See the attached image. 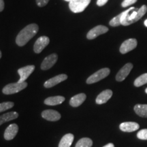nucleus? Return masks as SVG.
<instances>
[{
	"label": "nucleus",
	"mask_w": 147,
	"mask_h": 147,
	"mask_svg": "<svg viewBox=\"0 0 147 147\" xmlns=\"http://www.w3.org/2000/svg\"><path fill=\"white\" fill-rule=\"evenodd\" d=\"M103 147H115V145H114L113 143H108V144L105 145V146Z\"/></svg>",
	"instance_id": "nucleus-31"
},
{
	"label": "nucleus",
	"mask_w": 147,
	"mask_h": 147,
	"mask_svg": "<svg viewBox=\"0 0 147 147\" xmlns=\"http://www.w3.org/2000/svg\"><path fill=\"white\" fill-rule=\"evenodd\" d=\"M138 0H124L122 2V3H121V5H122V7H123V8H125V7H127L129 5L134 4V3H135Z\"/></svg>",
	"instance_id": "nucleus-27"
},
{
	"label": "nucleus",
	"mask_w": 147,
	"mask_h": 147,
	"mask_svg": "<svg viewBox=\"0 0 147 147\" xmlns=\"http://www.w3.org/2000/svg\"><path fill=\"white\" fill-rule=\"evenodd\" d=\"M87 95L84 93H79L71 97L69 100V105L72 107H78L85 101Z\"/></svg>",
	"instance_id": "nucleus-17"
},
{
	"label": "nucleus",
	"mask_w": 147,
	"mask_h": 147,
	"mask_svg": "<svg viewBox=\"0 0 147 147\" xmlns=\"http://www.w3.org/2000/svg\"><path fill=\"white\" fill-rule=\"evenodd\" d=\"M145 92H146V93H147V88L146 89V90H145Z\"/></svg>",
	"instance_id": "nucleus-35"
},
{
	"label": "nucleus",
	"mask_w": 147,
	"mask_h": 147,
	"mask_svg": "<svg viewBox=\"0 0 147 147\" xmlns=\"http://www.w3.org/2000/svg\"><path fill=\"white\" fill-rule=\"evenodd\" d=\"M144 25L147 27V19L145 20V21H144Z\"/></svg>",
	"instance_id": "nucleus-32"
},
{
	"label": "nucleus",
	"mask_w": 147,
	"mask_h": 147,
	"mask_svg": "<svg viewBox=\"0 0 147 147\" xmlns=\"http://www.w3.org/2000/svg\"><path fill=\"white\" fill-rule=\"evenodd\" d=\"M27 87V83L26 82H15V83H10L5 85L3 88L2 92L5 95H11L14 93H18L22 90L25 89Z\"/></svg>",
	"instance_id": "nucleus-3"
},
{
	"label": "nucleus",
	"mask_w": 147,
	"mask_h": 147,
	"mask_svg": "<svg viewBox=\"0 0 147 147\" xmlns=\"http://www.w3.org/2000/svg\"><path fill=\"white\" fill-rule=\"evenodd\" d=\"M93 145V141L89 138H82L79 140L75 147H91Z\"/></svg>",
	"instance_id": "nucleus-22"
},
{
	"label": "nucleus",
	"mask_w": 147,
	"mask_h": 147,
	"mask_svg": "<svg viewBox=\"0 0 147 147\" xmlns=\"http://www.w3.org/2000/svg\"><path fill=\"white\" fill-rule=\"evenodd\" d=\"M38 25L32 23L28 25L25 28L22 29L16 38V45L19 47L25 45L38 32Z\"/></svg>",
	"instance_id": "nucleus-2"
},
{
	"label": "nucleus",
	"mask_w": 147,
	"mask_h": 147,
	"mask_svg": "<svg viewBox=\"0 0 147 147\" xmlns=\"http://www.w3.org/2000/svg\"><path fill=\"white\" fill-rule=\"evenodd\" d=\"M18 131V127L16 124H11L5 130L4 136L5 140H11L16 136Z\"/></svg>",
	"instance_id": "nucleus-14"
},
{
	"label": "nucleus",
	"mask_w": 147,
	"mask_h": 147,
	"mask_svg": "<svg viewBox=\"0 0 147 147\" xmlns=\"http://www.w3.org/2000/svg\"><path fill=\"white\" fill-rule=\"evenodd\" d=\"M134 111L140 117L147 118V104H137L134 106Z\"/></svg>",
	"instance_id": "nucleus-21"
},
{
	"label": "nucleus",
	"mask_w": 147,
	"mask_h": 147,
	"mask_svg": "<svg viewBox=\"0 0 147 147\" xmlns=\"http://www.w3.org/2000/svg\"><path fill=\"white\" fill-rule=\"evenodd\" d=\"M121 15H122V14L121 13V14H119V15H117V16H115V17H114L109 23L110 26L117 27V26H119V25H121Z\"/></svg>",
	"instance_id": "nucleus-25"
},
{
	"label": "nucleus",
	"mask_w": 147,
	"mask_h": 147,
	"mask_svg": "<svg viewBox=\"0 0 147 147\" xmlns=\"http://www.w3.org/2000/svg\"><path fill=\"white\" fill-rule=\"evenodd\" d=\"M42 117L49 121H57L61 119L59 113L54 110H46L42 113Z\"/></svg>",
	"instance_id": "nucleus-12"
},
{
	"label": "nucleus",
	"mask_w": 147,
	"mask_h": 147,
	"mask_svg": "<svg viewBox=\"0 0 147 147\" xmlns=\"http://www.w3.org/2000/svg\"><path fill=\"white\" fill-rule=\"evenodd\" d=\"M108 1V0H97V5L98 6H103L106 4Z\"/></svg>",
	"instance_id": "nucleus-29"
},
{
	"label": "nucleus",
	"mask_w": 147,
	"mask_h": 147,
	"mask_svg": "<svg viewBox=\"0 0 147 147\" xmlns=\"http://www.w3.org/2000/svg\"><path fill=\"white\" fill-rule=\"evenodd\" d=\"M35 69V65H27L25 67H21V68L18 69V73L20 76V79L18 82L21 83V82H25V80L28 78V77L32 74L33 71Z\"/></svg>",
	"instance_id": "nucleus-7"
},
{
	"label": "nucleus",
	"mask_w": 147,
	"mask_h": 147,
	"mask_svg": "<svg viewBox=\"0 0 147 147\" xmlns=\"http://www.w3.org/2000/svg\"><path fill=\"white\" fill-rule=\"evenodd\" d=\"M110 70L109 68H102L95 72L91 76H90L87 80V84H93L99 82L102 79L105 78L110 74Z\"/></svg>",
	"instance_id": "nucleus-5"
},
{
	"label": "nucleus",
	"mask_w": 147,
	"mask_h": 147,
	"mask_svg": "<svg viewBox=\"0 0 147 147\" xmlns=\"http://www.w3.org/2000/svg\"><path fill=\"white\" fill-rule=\"evenodd\" d=\"M119 128L122 131L133 132L138 129L140 125L136 122H124L120 125Z\"/></svg>",
	"instance_id": "nucleus-16"
},
{
	"label": "nucleus",
	"mask_w": 147,
	"mask_h": 147,
	"mask_svg": "<svg viewBox=\"0 0 147 147\" xmlns=\"http://www.w3.org/2000/svg\"><path fill=\"white\" fill-rule=\"evenodd\" d=\"M137 40L134 38L128 39L123 42L120 47V52L121 54H126L127 53L134 50L137 47Z\"/></svg>",
	"instance_id": "nucleus-9"
},
{
	"label": "nucleus",
	"mask_w": 147,
	"mask_h": 147,
	"mask_svg": "<svg viewBox=\"0 0 147 147\" xmlns=\"http://www.w3.org/2000/svg\"><path fill=\"white\" fill-rule=\"evenodd\" d=\"M49 0H36L37 4L39 7H44L49 3Z\"/></svg>",
	"instance_id": "nucleus-28"
},
{
	"label": "nucleus",
	"mask_w": 147,
	"mask_h": 147,
	"mask_svg": "<svg viewBox=\"0 0 147 147\" xmlns=\"http://www.w3.org/2000/svg\"><path fill=\"white\" fill-rule=\"evenodd\" d=\"M65 101V97L63 96L49 97L45 100V104L48 106H57L62 104Z\"/></svg>",
	"instance_id": "nucleus-18"
},
{
	"label": "nucleus",
	"mask_w": 147,
	"mask_h": 147,
	"mask_svg": "<svg viewBox=\"0 0 147 147\" xmlns=\"http://www.w3.org/2000/svg\"><path fill=\"white\" fill-rule=\"evenodd\" d=\"M18 117V114L16 112H10V113L3 114L0 116V125L8 122L12 120H14Z\"/></svg>",
	"instance_id": "nucleus-20"
},
{
	"label": "nucleus",
	"mask_w": 147,
	"mask_h": 147,
	"mask_svg": "<svg viewBox=\"0 0 147 147\" xmlns=\"http://www.w3.org/2000/svg\"><path fill=\"white\" fill-rule=\"evenodd\" d=\"M65 1H68V2H69V1H71V0H65Z\"/></svg>",
	"instance_id": "nucleus-34"
},
{
	"label": "nucleus",
	"mask_w": 147,
	"mask_h": 147,
	"mask_svg": "<svg viewBox=\"0 0 147 147\" xmlns=\"http://www.w3.org/2000/svg\"><path fill=\"white\" fill-rule=\"evenodd\" d=\"M91 0H71L69 2V8L74 13L82 12L89 5Z\"/></svg>",
	"instance_id": "nucleus-4"
},
{
	"label": "nucleus",
	"mask_w": 147,
	"mask_h": 147,
	"mask_svg": "<svg viewBox=\"0 0 147 147\" xmlns=\"http://www.w3.org/2000/svg\"><path fill=\"white\" fill-rule=\"evenodd\" d=\"M49 42H50V40L47 36H41L38 38V39L35 42L34 46V52L37 54L40 53L45 49L46 47L49 45Z\"/></svg>",
	"instance_id": "nucleus-8"
},
{
	"label": "nucleus",
	"mask_w": 147,
	"mask_h": 147,
	"mask_svg": "<svg viewBox=\"0 0 147 147\" xmlns=\"http://www.w3.org/2000/svg\"><path fill=\"white\" fill-rule=\"evenodd\" d=\"M113 96V91L110 89H106L97 95L95 102L97 104H105Z\"/></svg>",
	"instance_id": "nucleus-15"
},
{
	"label": "nucleus",
	"mask_w": 147,
	"mask_h": 147,
	"mask_svg": "<svg viewBox=\"0 0 147 147\" xmlns=\"http://www.w3.org/2000/svg\"><path fill=\"white\" fill-rule=\"evenodd\" d=\"M146 5H143L140 8H136L132 7L121 12L122 14L121 18V25L127 26V25L136 23L146 14Z\"/></svg>",
	"instance_id": "nucleus-1"
},
{
	"label": "nucleus",
	"mask_w": 147,
	"mask_h": 147,
	"mask_svg": "<svg viewBox=\"0 0 147 147\" xmlns=\"http://www.w3.org/2000/svg\"><path fill=\"white\" fill-rule=\"evenodd\" d=\"M1 51H0V59H1Z\"/></svg>",
	"instance_id": "nucleus-33"
},
{
	"label": "nucleus",
	"mask_w": 147,
	"mask_h": 147,
	"mask_svg": "<svg viewBox=\"0 0 147 147\" xmlns=\"http://www.w3.org/2000/svg\"><path fill=\"white\" fill-rule=\"evenodd\" d=\"M147 83V73L142 74L141 76L136 79L134 81V85L136 87H141V86L144 85V84Z\"/></svg>",
	"instance_id": "nucleus-23"
},
{
	"label": "nucleus",
	"mask_w": 147,
	"mask_h": 147,
	"mask_svg": "<svg viewBox=\"0 0 147 147\" xmlns=\"http://www.w3.org/2000/svg\"><path fill=\"white\" fill-rule=\"evenodd\" d=\"M133 68V64L131 63H127L123 67L121 68L118 73H117V76H116V80L118 82L123 81L128 76L129 74Z\"/></svg>",
	"instance_id": "nucleus-10"
},
{
	"label": "nucleus",
	"mask_w": 147,
	"mask_h": 147,
	"mask_svg": "<svg viewBox=\"0 0 147 147\" xmlns=\"http://www.w3.org/2000/svg\"><path fill=\"white\" fill-rule=\"evenodd\" d=\"M14 106V104L12 102H5L0 104V113L10 109Z\"/></svg>",
	"instance_id": "nucleus-24"
},
{
	"label": "nucleus",
	"mask_w": 147,
	"mask_h": 147,
	"mask_svg": "<svg viewBox=\"0 0 147 147\" xmlns=\"http://www.w3.org/2000/svg\"><path fill=\"white\" fill-rule=\"evenodd\" d=\"M4 9V1L3 0H0V12L3 10Z\"/></svg>",
	"instance_id": "nucleus-30"
},
{
	"label": "nucleus",
	"mask_w": 147,
	"mask_h": 147,
	"mask_svg": "<svg viewBox=\"0 0 147 147\" xmlns=\"http://www.w3.org/2000/svg\"><path fill=\"white\" fill-rule=\"evenodd\" d=\"M137 137L140 140H147V129H144L138 132Z\"/></svg>",
	"instance_id": "nucleus-26"
},
{
	"label": "nucleus",
	"mask_w": 147,
	"mask_h": 147,
	"mask_svg": "<svg viewBox=\"0 0 147 147\" xmlns=\"http://www.w3.org/2000/svg\"><path fill=\"white\" fill-rule=\"evenodd\" d=\"M108 28L107 27L104 26V25H97V26L95 27L88 32L87 35V39L89 40H93L96 38L97 36H100V35L106 34L108 32Z\"/></svg>",
	"instance_id": "nucleus-6"
},
{
	"label": "nucleus",
	"mask_w": 147,
	"mask_h": 147,
	"mask_svg": "<svg viewBox=\"0 0 147 147\" xmlns=\"http://www.w3.org/2000/svg\"><path fill=\"white\" fill-rule=\"evenodd\" d=\"M57 59V55L55 54V53L49 55V56L47 57L44 59L43 62L42 63L41 69L42 70H47V69L51 68V67L56 63Z\"/></svg>",
	"instance_id": "nucleus-11"
},
{
	"label": "nucleus",
	"mask_w": 147,
	"mask_h": 147,
	"mask_svg": "<svg viewBox=\"0 0 147 147\" xmlns=\"http://www.w3.org/2000/svg\"><path fill=\"white\" fill-rule=\"evenodd\" d=\"M67 78V76L66 74H59L57 76L53 77V78L49 79L47 81H46L44 84V86L46 88H51L57 85L60 82L64 81Z\"/></svg>",
	"instance_id": "nucleus-13"
},
{
	"label": "nucleus",
	"mask_w": 147,
	"mask_h": 147,
	"mask_svg": "<svg viewBox=\"0 0 147 147\" xmlns=\"http://www.w3.org/2000/svg\"><path fill=\"white\" fill-rule=\"evenodd\" d=\"M74 136L73 134H65L62 137L58 147H70L74 141Z\"/></svg>",
	"instance_id": "nucleus-19"
}]
</instances>
